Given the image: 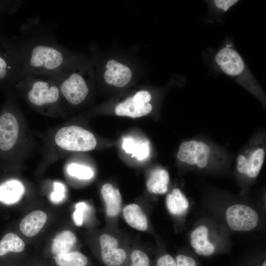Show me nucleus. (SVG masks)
<instances>
[{
	"label": "nucleus",
	"instance_id": "1",
	"mask_svg": "<svg viewBox=\"0 0 266 266\" xmlns=\"http://www.w3.org/2000/svg\"><path fill=\"white\" fill-rule=\"evenodd\" d=\"M14 42L20 75H52L84 61L61 44L37 18L22 25L21 36Z\"/></svg>",
	"mask_w": 266,
	"mask_h": 266
},
{
	"label": "nucleus",
	"instance_id": "2",
	"mask_svg": "<svg viewBox=\"0 0 266 266\" xmlns=\"http://www.w3.org/2000/svg\"><path fill=\"white\" fill-rule=\"evenodd\" d=\"M52 75L62 97L69 103L79 104L87 97L90 91L89 82L92 75L91 66L85 61Z\"/></svg>",
	"mask_w": 266,
	"mask_h": 266
},
{
	"label": "nucleus",
	"instance_id": "3",
	"mask_svg": "<svg viewBox=\"0 0 266 266\" xmlns=\"http://www.w3.org/2000/svg\"><path fill=\"white\" fill-rule=\"evenodd\" d=\"M14 82L18 88L25 90L28 101L38 107L57 104L62 97L52 75L23 74Z\"/></svg>",
	"mask_w": 266,
	"mask_h": 266
},
{
	"label": "nucleus",
	"instance_id": "4",
	"mask_svg": "<svg viewBox=\"0 0 266 266\" xmlns=\"http://www.w3.org/2000/svg\"><path fill=\"white\" fill-rule=\"evenodd\" d=\"M55 141L63 149L72 151H88L94 149L97 140L89 131L77 126L63 127L58 131Z\"/></svg>",
	"mask_w": 266,
	"mask_h": 266
},
{
	"label": "nucleus",
	"instance_id": "5",
	"mask_svg": "<svg viewBox=\"0 0 266 266\" xmlns=\"http://www.w3.org/2000/svg\"><path fill=\"white\" fill-rule=\"evenodd\" d=\"M213 151L206 143L197 140L182 142L177 157L182 163L199 168H205L211 163Z\"/></svg>",
	"mask_w": 266,
	"mask_h": 266
},
{
	"label": "nucleus",
	"instance_id": "6",
	"mask_svg": "<svg viewBox=\"0 0 266 266\" xmlns=\"http://www.w3.org/2000/svg\"><path fill=\"white\" fill-rule=\"evenodd\" d=\"M265 154L263 145L251 144L238 155L236 160L237 171L248 178H256L263 166Z\"/></svg>",
	"mask_w": 266,
	"mask_h": 266
},
{
	"label": "nucleus",
	"instance_id": "7",
	"mask_svg": "<svg viewBox=\"0 0 266 266\" xmlns=\"http://www.w3.org/2000/svg\"><path fill=\"white\" fill-rule=\"evenodd\" d=\"M226 219L229 227L233 231L247 232L255 228L259 222L257 212L244 204H235L227 208Z\"/></svg>",
	"mask_w": 266,
	"mask_h": 266
},
{
	"label": "nucleus",
	"instance_id": "8",
	"mask_svg": "<svg viewBox=\"0 0 266 266\" xmlns=\"http://www.w3.org/2000/svg\"><path fill=\"white\" fill-rule=\"evenodd\" d=\"M21 74L16 47L14 41L0 36V82H14Z\"/></svg>",
	"mask_w": 266,
	"mask_h": 266
},
{
	"label": "nucleus",
	"instance_id": "9",
	"mask_svg": "<svg viewBox=\"0 0 266 266\" xmlns=\"http://www.w3.org/2000/svg\"><path fill=\"white\" fill-rule=\"evenodd\" d=\"M152 99L150 93L140 90L117 104L115 108V114L120 116L135 118L146 115L152 110L150 103Z\"/></svg>",
	"mask_w": 266,
	"mask_h": 266
},
{
	"label": "nucleus",
	"instance_id": "10",
	"mask_svg": "<svg viewBox=\"0 0 266 266\" xmlns=\"http://www.w3.org/2000/svg\"><path fill=\"white\" fill-rule=\"evenodd\" d=\"M100 259L105 266H124L129 255L126 250L119 247L118 239L108 233L100 237Z\"/></svg>",
	"mask_w": 266,
	"mask_h": 266
},
{
	"label": "nucleus",
	"instance_id": "11",
	"mask_svg": "<svg viewBox=\"0 0 266 266\" xmlns=\"http://www.w3.org/2000/svg\"><path fill=\"white\" fill-rule=\"evenodd\" d=\"M215 62L221 70L231 76H240L246 71V66L241 57L229 46L222 48L216 54Z\"/></svg>",
	"mask_w": 266,
	"mask_h": 266
},
{
	"label": "nucleus",
	"instance_id": "12",
	"mask_svg": "<svg viewBox=\"0 0 266 266\" xmlns=\"http://www.w3.org/2000/svg\"><path fill=\"white\" fill-rule=\"evenodd\" d=\"M102 77L107 84L122 88L131 81L133 72L127 65L115 59H110L105 65Z\"/></svg>",
	"mask_w": 266,
	"mask_h": 266
},
{
	"label": "nucleus",
	"instance_id": "13",
	"mask_svg": "<svg viewBox=\"0 0 266 266\" xmlns=\"http://www.w3.org/2000/svg\"><path fill=\"white\" fill-rule=\"evenodd\" d=\"M19 125L15 117L6 112L0 117V148L3 151L11 149L16 143Z\"/></svg>",
	"mask_w": 266,
	"mask_h": 266
},
{
	"label": "nucleus",
	"instance_id": "14",
	"mask_svg": "<svg viewBox=\"0 0 266 266\" xmlns=\"http://www.w3.org/2000/svg\"><path fill=\"white\" fill-rule=\"evenodd\" d=\"M208 236L209 230L205 225H199L192 231L190 244L197 254L208 256L214 253L215 245L209 240Z\"/></svg>",
	"mask_w": 266,
	"mask_h": 266
},
{
	"label": "nucleus",
	"instance_id": "15",
	"mask_svg": "<svg viewBox=\"0 0 266 266\" xmlns=\"http://www.w3.org/2000/svg\"><path fill=\"white\" fill-rule=\"evenodd\" d=\"M101 194L105 204L107 216L110 218L117 216L121 212L122 201L119 189L110 183H106L101 189Z\"/></svg>",
	"mask_w": 266,
	"mask_h": 266
},
{
	"label": "nucleus",
	"instance_id": "16",
	"mask_svg": "<svg viewBox=\"0 0 266 266\" xmlns=\"http://www.w3.org/2000/svg\"><path fill=\"white\" fill-rule=\"evenodd\" d=\"M126 222L132 228L139 231H145L148 227V220L142 208L137 204L130 203L123 209Z\"/></svg>",
	"mask_w": 266,
	"mask_h": 266
},
{
	"label": "nucleus",
	"instance_id": "17",
	"mask_svg": "<svg viewBox=\"0 0 266 266\" xmlns=\"http://www.w3.org/2000/svg\"><path fill=\"white\" fill-rule=\"evenodd\" d=\"M47 219L42 211L35 210L29 213L22 220L19 228L25 235L32 237L37 234L43 227Z\"/></svg>",
	"mask_w": 266,
	"mask_h": 266
},
{
	"label": "nucleus",
	"instance_id": "18",
	"mask_svg": "<svg viewBox=\"0 0 266 266\" xmlns=\"http://www.w3.org/2000/svg\"><path fill=\"white\" fill-rule=\"evenodd\" d=\"M24 191V187L20 181L7 180L0 185V201L8 205L16 203L22 198Z\"/></svg>",
	"mask_w": 266,
	"mask_h": 266
},
{
	"label": "nucleus",
	"instance_id": "19",
	"mask_svg": "<svg viewBox=\"0 0 266 266\" xmlns=\"http://www.w3.org/2000/svg\"><path fill=\"white\" fill-rule=\"evenodd\" d=\"M169 175L167 171L162 168H157L150 174L147 181V190L156 195L164 194L168 190Z\"/></svg>",
	"mask_w": 266,
	"mask_h": 266
},
{
	"label": "nucleus",
	"instance_id": "20",
	"mask_svg": "<svg viewBox=\"0 0 266 266\" xmlns=\"http://www.w3.org/2000/svg\"><path fill=\"white\" fill-rule=\"evenodd\" d=\"M166 205L168 212L174 216L184 214L189 207V202L182 192L178 188H174L166 199Z\"/></svg>",
	"mask_w": 266,
	"mask_h": 266
},
{
	"label": "nucleus",
	"instance_id": "21",
	"mask_svg": "<svg viewBox=\"0 0 266 266\" xmlns=\"http://www.w3.org/2000/svg\"><path fill=\"white\" fill-rule=\"evenodd\" d=\"M76 242L75 234L69 230L59 233L53 240L51 245V252L53 255L66 254L71 250Z\"/></svg>",
	"mask_w": 266,
	"mask_h": 266
},
{
	"label": "nucleus",
	"instance_id": "22",
	"mask_svg": "<svg viewBox=\"0 0 266 266\" xmlns=\"http://www.w3.org/2000/svg\"><path fill=\"white\" fill-rule=\"evenodd\" d=\"M57 266H88L89 259L83 253L75 251L54 256Z\"/></svg>",
	"mask_w": 266,
	"mask_h": 266
},
{
	"label": "nucleus",
	"instance_id": "23",
	"mask_svg": "<svg viewBox=\"0 0 266 266\" xmlns=\"http://www.w3.org/2000/svg\"><path fill=\"white\" fill-rule=\"evenodd\" d=\"M24 242L16 234L10 233L0 241V256L9 252L20 253L25 248Z\"/></svg>",
	"mask_w": 266,
	"mask_h": 266
},
{
	"label": "nucleus",
	"instance_id": "24",
	"mask_svg": "<svg viewBox=\"0 0 266 266\" xmlns=\"http://www.w3.org/2000/svg\"><path fill=\"white\" fill-rule=\"evenodd\" d=\"M122 147L128 153H132L133 157H136L138 160H142L148 157L149 147L145 143L137 144L131 138L124 139Z\"/></svg>",
	"mask_w": 266,
	"mask_h": 266
},
{
	"label": "nucleus",
	"instance_id": "25",
	"mask_svg": "<svg viewBox=\"0 0 266 266\" xmlns=\"http://www.w3.org/2000/svg\"><path fill=\"white\" fill-rule=\"evenodd\" d=\"M124 266H151L148 255L144 251L135 249L130 253L128 260Z\"/></svg>",
	"mask_w": 266,
	"mask_h": 266
},
{
	"label": "nucleus",
	"instance_id": "26",
	"mask_svg": "<svg viewBox=\"0 0 266 266\" xmlns=\"http://www.w3.org/2000/svg\"><path fill=\"white\" fill-rule=\"evenodd\" d=\"M69 175L79 179H90L94 176L93 170L89 167L72 163L67 168Z\"/></svg>",
	"mask_w": 266,
	"mask_h": 266
},
{
	"label": "nucleus",
	"instance_id": "27",
	"mask_svg": "<svg viewBox=\"0 0 266 266\" xmlns=\"http://www.w3.org/2000/svg\"><path fill=\"white\" fill-rule=\"evenodd\" d=\"M66 188L65 185L59 182H54V191L50 196V200L54 203L61 202L65 198Z\"/></svg>",
	"mask_w": 266,
	"mask_h": 266
},
{
	"label": "nucleus",
	"instance_id": "28",
	"mask_svg": "<svg viewBox=\"0 0 266 266\" xmlns=\"http://www.w3.org/2000/svg\"><path fill=\"white\" fill-rule=\"evenodd\" d=\"M75 210L73 213V219L77 226H81L83 223L85 212L88 209V205L84 201L76 204Z\"/></svg>",
	"mask_w": 266,
	"mask_h": 266
},
{
	"label": "nucleus",
	"instance_id": "29",
	"mask_svg": "<svg viewBox=\"0 0 266 266\" xmlns=\"http://www.w3.org/2000/svg\"><path fill=\"white\" fill-rule=\"evenodd\" d=\"M156 266H177L175 259L170 255L165 254L157 260Z\"/></svg>",
	"mask_w": 266,
	"mask_h": 266
},
{
	"label": "nucleus",
	"instance_id": "30",
	"mask_svg": "<svg viewBox=\"0 0 266 266\" xmlns=\"http://www.w3.org/2000/svg\"><path fill=\"white\" fill-rule=\"evenodd\" d=\"M177 266H197L196 261L191 257L180 254L176 256Z\"/></svg>",
	"mask_w": 266,
	"mask_h": 266
},
{
	"label": "nucleus",
	"instance_id": "31",
	"mask_svg": "<svg viewBox=\"0 0 266 266\" xmlns=\"http://www.w3.org/2000/svg\"><path fill=\"white\" fill-rule=\"evenodd\" d=\"M238 2L236 0H215L213 2L218 8L226 11Z\"/></svg>",
	"mask_w": 266,
	"mask_h": 266
},
{
	"label": "nucleus",
	"instance_id": "32",
	"mask_svg": "<svg viewBox=\"0 0 266 266\" xmlns=\"http://www.w3.org/2000/svg\"><path fill=\"white\" fill-rule=\"evenodd\" d=\"M263 266H266V261H265L263 263Z\"/></svg>",
	"mask_w": 266,
	"mask_h": 266
}]
</instances>
